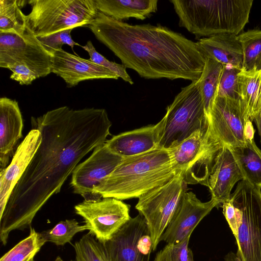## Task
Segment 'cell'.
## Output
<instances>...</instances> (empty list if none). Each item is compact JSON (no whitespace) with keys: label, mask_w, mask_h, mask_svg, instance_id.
I'll list each match as a JSON object with an SVG mask.
<instances>
[{"label":"cell","mask_w":261,"mask_h":261,"mask_svg":"<svg viewBox=\"0 0 261 261\" xmlns=\"http://www.w3.org/2000/svg\"><path fill=\"white\" fill-rule=\"evenodd\" d=\"M41 142L12 191L0 217V240L10 232L31 227L38 212L92 150L105 144L112 123L104 109L73 110L67 106L31 117Z\"/></svg>","instance_id":"cell-1"},{"label":"cell","mask_w":261,"mask_h":261,"mask_svg":"<svg viewBox=\"0 0 261 261\" xmlns=\"http://www.w3.org/2000/svg\"><path fill=\"white\" fill-rule=\"evenodd\" d=\"M88 27L126 68L147 79L198 80L205 57L196 42L161 25L130 24L99 12Z\"/></svg>","instance_id":"cell-2"},{"label":"cell","mask_w":261,"mask_h":261,"mask_svg":"<svg viewBox=\"0 0 261 261\" xmlns=\"http://www.w3.org/2000/svg\"><path fill=\"white\" fill-rule=\"evenodd\" d=\"M178 172L167 149L157 148L125 158L94 188L96 201L101 197L120 200L139 198L169 181Z\"/></svg>","instance_id":"cell-3"},{"label":"cell","mask_w":261,"mask_h":261,"mask_svg":"<svg viewBox=\"0 0 261 261\" xmlns=\"http://www.w3.org/2000/svg\"><path fill=\"white\" fill-rule=\"evenodd\" d=\"M179 25L201 37L242 33L249 21L253 0H171Z\"/></svg>","instance_id":"cell-4"},{"label":"cell","mask_w":261,"mask_h":261,"mask_svg":"<svg viewBox=\"0 0 261 261\" xmlns=\"http://www.w3.org/2000/svg\"><path fill=\"white\" fill-rule=\"evenodd\" d=\"M26 26L36 37L87 26L98 11L94 0H31Z\"/></svg>","instance_id":"cell-5"},{"label":"cell","mask_w":261,"mask_h":261,"mask_svg":"<svg viewBox=\"0 0 261 261\" xmlns=\"http://www.w3.org/2000/svg\"><path fill=\"white\" fill-rule=\"evenodd\" d=\"M158 148H172L197 130H206L208 119L205 112L198 80L182 88L167 108Z\"/></svg>","instance_id":"cell-6"},{"label":"cell","mask_w":261,"mask_h":261,"mask_svg":"<svg viewBox=\"0 0 261 261\" xmlns=\"http://www.w3.org/2000/svg\"><path fill=\"white\" fill-rule=\"evenodd\" d=\"M230 198L242 214L236 255L241 261H261L260 189L242 180Z\"/></svg>","instance_id":"cell-7"},{"label":"cell","mask_w":261,"mask_h":261,"mask_svg":"<svg viewBox=\"0 0 261 261\" xmlns=\"http://www.w3.org/2000/svg\"><path fill=\"white\" fill-rule=\"evenodd\" d=\"M187 191L182 171L166 182L140 196L135 208L145 218L150 232L152 250L168 225L183 194Z\"/></svg>","instance_id":"cell-8"},{"label":"cell","mask_w":261,"mask_h":261,"mask_svg":"<svg viewBox=\"0 0 261 261\" xmlns=\"http://www.w3.org/2000/svg\"><path fill=\"white\" fill-rule=\"evenodd\" d=\"M17 65L27 66L38 78L51 73L50 55L27 27L22 35L0 33V67L9 69Z\"/></svg>","instance_id":"cell-9"},{"label":"cell","mask_w":261,"mask_h":261,"mask_svg":"<svg viewBox=\"0 0 261 261\" xmlns=\"http://www.w3.org/2000/svg\"><path fill=\"white\" fill-rule=\"evenodd\" d=\"M75 213L84 220L91 234L105 243L130 218V205L112 197L87 201L74 206Z\"/></svg>","instance_id":"cell-10"},{"label":"cell","mask_w":261,"mask_h":261,"mask_svg":"<svg viewBox=\"0 0 261 261\" xmlns=\"http://www.w3.org/2000/svg\"><path fill=\"white\" fill-rule=\"evenodd\" d=\"M104 245L111 261H149L152 242L145 218H131Z\"/></svg>","instance_id":"cell-11"},{"label":"cell","mask_w":261,"mask_h":261,"mask_svg":"<svg viewBox=\"0 0 261 261\" xmlns=\"http://www.w3.org/2000/svg\"><path fill=\"white\" fill-rule=\"evenodd\" d=\"M123 159L111 151L105 143L95 148L91 155L77 165L72 173L71 185L74 193L81 195L84 200L96 201L94 188Z\"/></svg>","instance_id":"cell-12"},{"label":"cell","mask_w":261,"mask_h":261,"mask_svg":"<svg viewBox=\"0 0 261 261\" xmlns=\"http://www.w3.org/2000/svg\"><path fill=\"white\" fill-rule=\"evenodd\" d=\"M208 119L214 134L224 145L236 147L245 143L244 127L250 119L241 99L216 96Z\"/></svg>","instance_id":"cell-13"},{"label":"cell","mask_w":261,"mask_h":261,"mask_svg":"<svg viewBox=\"0 0 261 261\" xmlns=\"http://www.w3.org/2000/svg\"><path fill=\"white\" fill-rule=\"evenodd\" d=\"M215 207H218V204L213 199L203 202L192 192H186L161 236L160 242L175 244L191 236L199 222Z\"/></svg>","instance_id":"cell-14"},{"label":"cell","mask_w":261,"mask_h":261,"mask_svg":"<svg viewBox=\"0 0 261 261\" xmlns=\"http://www.w3.org/2000/svg\"><path fill=\"white\" fill-rule=\"evenodd\" d=\"M51 72L62 77L68 87L76 86L88 80L119 77L111 71L92 62L69 53L63 49L50 54Z\"/></svg>","instance_id":"cell-15"},{"label":"cell","mask_w":261,"mask_h":261,"mask_svg":"<svg viewBox=\"0 0 261 261\" xmlns=\"http://www.w3.org/2000/svg\"><path fill=\"white\" fill-rule=\"evenodd\" d=\"M39 130L32 128L19 145L10 163L0 172V217L11 194L25 171L41 142Z\"/></svg>","instance_id":"cell-16"},{"label":"cell","mask_w":261,"mask_h":261,"mask_svg":"<svg viewBox=\"0 0 261 261\" xmlns=\"http://www.w3.org/2000/svg\"><path fill=\"white\" fill-rule=\"evenodd\" d=\"M163 117L158 123L122 133L106 141L114 153L127 158L158 148L164 126Z\"/></svg>","instance_id":"cell-17"},{"label":"cell","mask_w":261,"mask_h":261,"mask_svg":"<svg viewBox=\"0 0 261 261\" xmlns=\"http://www.w3.org/2000/svg\"><path fill=\"white\" fill-rule=\"evenodd\" d=\"M242 180L243 176L229 147L224 145L208 179L207 187L218 207L230 197L234 185Z\"/></svg>","instance_id":"cell-18"},{"label":"cell","mask_w":261,"mask_h":261,"mask_svg":"<svg viewBox=\"0 0 261 261\" xmlns=\"http://www.w3.org/2000/svg\"><path fill=\"white\" fill-rule=\"evenodd\" d=\"M23 120L17 101L0 99V169L6 168L19 140L22 137Z\"/></svg>","instance_id":"cell-19"},{"label":"cell","mask_w":261,"mask_h":261,"mask_svg":"<svg viewBox=\"0 0 261 261\" xmlns=\"http://www.w3.org/2000/svg\"><path fill=\"white\" fill-rule=\"evenodd\" d=\"M224 145L214 134L208 123L200 152L182 172L183 178L187 185L200 184L207 187L210 173Z\"/></svg>","instance_id":"cell-20"},{"label":"cell","mask_w":261,"mask_h":261,"mask_svg":"<svg viewBox=\"0 0 261 261\" xmlns=\"http://www.w3.org/2000/svg\"><path fill=\"white\" fill-rule=\"evenodd\" d=\"M205 57L211 58L223 65L243 69V54L237 35L223 33L203 37L196 42Z\"/></svg>","instance_id":"cell-21"},{"label":"cell","mask_w":261,"mask_h":261,"mask_svg":"<svg viewBox=\"0 0 261 261\" xmlns=\"http://www.w3.org/2000/svg\"><path fill=\"white\" fill-rule=\"evenodd\" d=\"M97 9L114 19L144 20L158 9V0H94Z\"/></svg>","instance_id":"cell-22"},{"label":"cell","mask_w":261,"mask_h":261,"mask_svg":"<svg viewBox=\"0 0 261 261\" xmlns=\"http://www.w3.org/2000/svg\"><path fill=\"white\" fill-rule=\"evenodd\" d=\"M229 148L241 170L243 180L260 189L261 150L254 140H246L242 146Z\"/></svg>","instance_id":"cell-23"},{"label":"cell","mask_w":261,"mask_h":261,"mask_svg":"<svg viewBox=\"0 0 261 261\" xmlns=\"http://www.w3.org/2000/svg\"><path fill=\"white\" fill-rule=\"evenodd\" d=\"M238 82L246 114L253 121L261 109V70L241 69L238 73Z\"/></svg>","instance_id":"cell-24"},{"label":"cell","mask_w":261,"mask_h":261,"mask_svg":"<svg viewBox=\"0 0 261 261\" xmlns=\"http://www.w3.org/2000/svg\"><path fill=\"white\" fill-rule=\"evenodd\" d=\"M223 66V64L217 61L205 57L203 71L198 79L199 89L207 118L217 96Z\"/></svg>","instance_id":"cell-25"},{"label":"cell","mask_w":261,"mask_h":261,"mask_svg":"<svg viewBox=\"0 0 261 261\" xmlns=\"http://www.w3.org/2000/svg\"><path fill=\"white\" fill-rule=\"evenodd\" d=\"M206 130H197L178 145L168 150L172 165L178 172L184 171L198 155Z\"/></svg>","instance_id":"cell-26"},{"label":"cell","mask_w":261,"mask_h":261,"mask_svg":"<svg viewBox=\"0 0 261 261\" xmlns=\"http://www.w3.org/2000/svg\"><path fill=\"white\" fill-rule=\"evenodd\" d=\"M22 1L0 0V33L24 34L26 15L21 10Z\"/></svg>","instance_id":"cell-27"},{"label":"cell","mask_w":261,"mask_h":261,"mask_svg":"<svg viewBox=\"0 0 261 261\" xmlns=\"http://www.w3.org/2000/svg\"><path fill=\"white\" fill-rule=\"evenodd\" d=\"M237 37L243 50V69L261 70V30H249Z\"/></svg>","instance_id":"cell-28"},{"label":"cell","mask_w":261,"mask_h":261,"mask_svg":"<svg viewBox=\"0 0 261 261\" xmlns=\"http://www.w3.org/2000/svg\"><path fill=\"white\" fill-rule=\"evenodd\" d=\"M46 242L42 232L30 227V234L5 253L0 261H30Z\"/></svg>","instance_id":"cell-29"},{"label":"cell","mask_w":261,"mask_h":261,"mask_svg":"<svg viewBox=\"0 0 261 261\" xmlns=\"http://www.w3.org/2000/svg\"><path fill=\"white\" fill-rule=\"evenodd\" d=\"M76 261H111L104 243L90 232L75 242Z\"/></svg>","instance_id":"cell-30"},{"label":"cell","mask_w":261,"mask_h":261,"mask_svg":"<svg viewBox=\"0 0 261 261\" xmlns=\"http://www.w3.org/2000/svg\"><path fill=\"white\" fill-rule=\"evenodd\" d=\"M88 230L85 224L80 225L75 219L61 221L54 227L42 232L46 242L53 243L57 246H64L70 243L74 235Z\"/></svg>","instance_id":"cell-31"},{"label":"cell","mask_w":261,"mask_h":261,"mask_svg":"<svg viewBox=\"0 0 261 261\" xmlns=\"http://www.w3.org/2000/svg\"><path fill=\"white\" fill-rule=\"evenodd\" d=\"M240 70L231 65H223L216 96L241 99L238 82Z\"/></svg>","instance_id":"cell-32"},{"label":"cell","mask_w":261,"mask_h":261,"mask_svg":"<svg viewBox=\"0 0 261 261\" xmlns=\"http://www.w3.org/2000/svg\"><path fill=\"white\" fill-rule=\"evenodd\" d=\"M81 47L88 52L90 56L89 59L92 62L111 71L125 82L131 85L134 84L132 79L126 72L125 66L108 60L96 50L91 41H88L86 45Z\"/></svg>","instance_id":"cell-33"},{"label":"cell","mask_w":261,"mask_h":261,"mask_svg":"<svg viewBox=\"0 0 261 261\" xmlns=\"http://www.w3.org/2000/svg\"><path fill=\"white\" fill-rule=\"evenodd\" d=\"M190 237L177 243L167 244L156 254L153 261H188L191 250L188 247Z\"/></svg>","instance_id":"cell-34"},{"label":"cell","mask_w":261,"mask_h":261,"mask_svg":"<svg viewBox=\"0 0 261 261\" xmlns=\"http://www.w3.org/2000/svg\"><path fill=\"white\" fill-rule=\"evenodd\" d=\"M72 30L67 29L37 38L49 55L56 50L62 49V46L65 44L70 46L73 49L74 45H80L72 39L71 36Z\"/></svg>","instance_id":"cell-35"},{"label":"cell","mask_w":261,"mask_h":261,"mask_svg":"<svg viewBox=\"0 0 261 261\" xmlns=\"http://www.w3.org/2000/svg\"><path fill=\"white\" fill-rule=\"evenodd\" d=\"M221 207L223 208V215L237 241L242 221V212L240 208L234 205L230 197L222 203Z\"/></svg>","instance_id":"cell-36"},{"label":"cell","mask_w":261,"mask_h":261,"mask_svg":"<svg viewBox=\"0 0 261 261\" xmlns=\"http://www.w3.org/2000/svg\"><path fill=\"white\" fill-rule=\"evenodd\" d=\"M12 73L10 78L23 85H30L33 81L38 79L36 74L28 67L22 65H17L9 68Z\"/></svg>","instance_id":"cell-37"},{"label":"cell","mask_w":261,"mask_h":261,"mask_svg":"<svg viewBox=\"0 0 261 261\" xmlns=\"http://www.w3.org/2000/svg\"><path fill=\"white\" fill-rule=\"evenodd\" d=\"M255 130L252 123V121L248 119L246 122L244 127V136L246 140H254Z\"/></svg>","instance_id":"cell-38"},{"label":"cell","mask_w":261,"mask_h":261,"mask_svg":"<svg viewBox=\"0 0 261 261\" xmlns=\"http://www.w3.org/2000/svg\"><path fill=\"white\" fill-rule=\"evenodd\" d=\"M253 121H254L257 126L258 134L260 136L261 143V109L259 112L255 116Z\"/></svg>","instance_id":"cell-39"},{"label":"cell","mask_w":261,"mask_h":261,"mask_svg":"<svg viewBox=\"0 0 261 261\" xmlns=\"http://www.w3.org/2000/svg\"><path fill=\"white\" fill-rule=\"evenodd\" d=\"M225 261H241L238 257L236 253L233 252H228L224 256Z\"/></svg>","instance_id":"cell-40"},{"label":"cell","mask_w":261,"mask_h":261,"mask_svg":"<svg viewBox=\"0 0 261 261\" xmlns=\"http://www.w3.org/2000/svg\"><path fill=\"white\" fill-rule=\"evenodd\" d=\"M188 261H194V255L191 249L190 250L189 258Z\"/></svg>","instance_id":"cell-41"},{"label":"cell","mask_w":261,"mask_h":261,"mask_svg":"<svg viewBox=\"0 0 261 261\" xmlns=\"http://www.w3.org/2000/svg\"><path fill=\"white\" fill-rule=\"evenodd\" d=\"M54 261H63V260L62 259V258L59 256H58L56 259L54 260ZM70 261H73V260H70Z\"/></svg>","instance_id":"cell-42"},{"label":"cell","mask_w":261,"mask_h":261,"mask_svg":"<svg viewBox=\"0 0 261 261\" xmlns=\"http://www.w3.org/2000/svg\"><path fill=\"white\" fill-rule=\"evenodd\" d=\"M30 261H35V260H34V259H32V260H30Z\"/></svg>","instance_id":"cell-43"}]
</instances>
